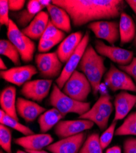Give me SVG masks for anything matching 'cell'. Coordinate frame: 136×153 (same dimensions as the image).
Instances as JSON below:
<instances>
[{
	"label": "cell",
	"instance_id": "cell-1",
	"mask_svg": "<svg viewBox=\"0 0 136 153\" xmlns=\"http://www.w3.org/2000/svg\"><path fill=\"white\" fill-rule=\"evenodd\" d=\"M52 3L67 11L75 27L116 19L126 7L122 0H53Z\"/></svg>",
	"mask_w": 136,
	"mask_h": 153
},
{
	"label": "cell",
	"instance_id": "cell-2",
	"mask_svg": "<svg viewBox=\"0 0 136 153\" xmlns=\"http://www.w3.org/2000/svg\"><path fill=\"white\" fill-rule=\"evenodd\" d=\"M104 59V57L99 55L95 48L89 44L78 66L79 69L90 83L94 96L100 91L101 80L107 72Z\"/></svg>",
	"mask_w": 136,
	"mask_h": 153
},
{
	"label": "cell",
	"instance_id": "cell-3",
	"mask_svg": "<svg viewBox=\"0 0 136 153\" xmlns=\"http://www.w3.org/2000/svg\"><path fill=\"white\" fill-rule=\"evenodd\" d=\"M49 100L50 105L56 108L64 117L66 114L71 113L81 116L90 109V102H81L72 99L61 91L56 84L53 86Z\"/></svg>",
	"mask_w": 136,
	"mask_h": 153
},
{
	"label": "cell",
	"instance_id": "cell-4",
	"mask_svg": "<svg viewBox=\"0 0 136 153\" xmlns=\"http://www.w3.org/2000/svg\"><path fill=\"white\" fill-rule=\"evenodd\" d=\"M112 97L108 94H101L90 109L79 116V119L87 120L96 124L101 131L107 129L109 120L114 110Z\"/></svg>",
	"mask_w": 136,
	"mask_h": 153
},
{
	"label": "cell",
	"instance_id": "cell-5",
	"mask_svg": "<svg viewBox=\"0 0 136 153\" xmlns=\"http://www.w3.org/2000/svg\"><path fill=\"white\" fill-rule=\"evenodd\" d=\"M7 28L8 40L17 48L21 60L26 63L31 62L33 59L35 51V42L24 34L18 28L17 24L11 19Z\"/></svg>",
	"mask_w": 136,
	"mask_h": 153
},
{
	"label": "cell",
	"instance_id": "cell-6",
	"mask_svg": "<svg viewBox=\"0 0 136 153\" xmlns=\"http://www.w3.org/2000/svg\"><path fill=\"white\" fill-rule=\"evenodd\" d=\"M62 90L65 94L75 100L86 102L92 88L85 75L76 70L66 82Z\"/></svg>",
	"mask_w": 136,
	"mask_h": 153
},
{
	"label": "cell",
	"instance_id": "cell-7",
	"mask_svg": "<svg viewBox=\"0 0 136 153\" xmlns=\"http://www.w3.org/2000/svg\"><path fill=\"white\" fill-rule=\"evenodd\" d=\"M104 80L110 90L116 92L121 90L136 93V85L131 76L110 63L109 70L104 76Z\"/></svg>",
	"mask_w": 136,
	"mask_h": 153
},
{
	"label": "cell",
	"instance_id": "cell-8",
	"mask_svg": "<svg viewBox=\"0 0 136 153\" xmlns=\"http://www.w3.org/2000/svg\"><path fill=\"white\" fill-rule=\"evenodd\" d=\"M35 62L38 72L45 79L58 78L63 69V63L59 59L56 52L37 54Z\"/></svg>",
	"mask_w": 136,
	"mask_h": 153
},
{
	"label": "cell",
	"instance_id": "cell-9",
	"mask_svg": "<svg viewBox=\"0 0 136 153\" xmlns=\"http://www.w3.org/2000/svg\"><path fill=\"white\" fill-rule=\"evenodd\" d=\"M89 41L90 33L89 31H86L77 49L65 63V65L63 68L61 74L56 80V85L61 90L63 88L65 83L72 74L76 71V68L79 65L85 49L89 45Z\"/></svg>",
	"mask_w": 136,
	"mask_h": 153
},
{
	"label": "cell",
	"instance_id": "cell-10",
	"mask_svg": "<svg viewBox=\"0 0 136 153\" xmlns=\"http://www.w3.org/2000/svg\"><path fill=\"white\" fill-rule=\"evenodd\" d=\"M95 49L96 52L103 57L118 64V66H126L132 61L134 53L131 50L114 45H106L101 40L95 41Z\"/></svg>",
	"mask_w": 136,
	"mask_h": 153
},
{
	"label": "cell",
	"instance_id": "cell-11",
	"mask_svg": "<svg viewBox=\"0 0 136 153\" xmlns=\"http://www.w3.org/2000/svg\"><path fill=\"white\" fill-rule=\"evenodd\" d=\"M87 28L96 38L106 41L110 45H114L120 38L119 22L117 21H96L88 24Z\"/></svg>",
	"mask_w": 136,
	"mask_h": 153
},
{
	"label": "cell",
	"instance_id": "cell-12",
	"mask_svg": "<svg viewBox=\"0 0 136 153\" xmlns=\"http://www.w3.org/2000/svg\"><path fill=\"white\" fill-rule=\"evenodd\" d=\"M52 84L51 79L30 80L22 86L20 93L27 99L41 102L48 96Z\"/></svg>",
	"mask_w": 136,
	"mask_h": 153
},
{
	"label": "cell",
	"instance_id": "cell-13",
	"mask_svg": "<svg viewBox=\"0 0 136 153\" xmlns=\"http://www.w3.org/2000/svg\"><path fill=\"white\" fill-rule=\"evenodd\" d=\"M94 124L91 121L79 118L75 120H61L54 127V132L59 138L62 139L90 129Z\"/></svg>",
	"mask_w": 136,
	"mask_h": 153
},
{
	"label": "cell",
	"instance_id": "cell-14",
	"mask_svg": "<svg viewBox=\"0 0 136 153\" xmlns=\"http://www.w3.org/2000/svg\"><path fill=\"white\" fill-rule=\"evenodd\" d=\"M38 72L36 67L29 65L14 67L6 71H1L0 75L6 82L21 86L30 81L32 76Z\"/></svg>",
	"mask_w": 136,
	"mask_h": 153
},
{
	"label": "cell",
	"instance_id": "cell-15",
	"mask_svg": "<svg viewBox=\"0 0 136 153\" xmlns=\"http://www.w3.org/2000/svg\"><path fill=\"white\" fill-rule=\"evenodd\" d=\"M86 138V133L84 132L76 135L60 139L46 148L51 153H79Z\"/></svg>",
	"mask_w": 136,
	"mask_h": 153
},
{
	"label": "cell",
	"instance_id": "cell-16",
	"mask_svg": "<svg viewBox=\"0 0 136 153\" xmlns=\"http://www.w3.org/2000/svg\"><path fill=\"white\" fill-rule=\"evenodd\" d=\"M51 135L46 133L34 134L29 135L17 138L14 140V143L25 149L26 151H37L46 148L53 142Z\"/></svg>",
	"mask_w": 136,
	"mask_h": 153
},
{
	"label": "cell",
	"instance_id": "cell-17",
	"mask_svg": "<svg viewBox=\"0 0 136 153\" xmlns=\"http://www.w3.org/2000/svg\"><path fill=\"white\" fill-rule=\"evenodd\" d=\"M17 113L26 123L34 121L46 111L45 108L34 101L23 97L17 99Z\"/></svg>",
	"mask_w": 136,
	"mask_h": 153
},
{
	"label": "cell",
	"instance_id": "cell-18",
	"mask_svg": "<svg viewBox=\"0 0 136 153\" xmlns=\"http://www.w3.org/2000/svg\"><path fill=\"white\" fill-rule=\"evenodd\" d=\"M114 105L115 115L113 121H118L124 119L136 105V94L122 91L115 96Z\"/></svg>",
	"mask_w": 136,
	"mask_h": 153
},
{
	"label": "cell",
	"instance_id": "cell-19",
	"mask_svg": "<svg viewBox=\"0 0 136 153\" xmlns=\"http://www.w3.org/2000/svg\"><path fill=\"white\" fill-rule=\"evenodd\" d=\"M84 35L81 31L73 33L60 42L56 52L62 62H67L80 44Z\"/></svg>",
	"mask_w": 136,
	"mask_h": 153
},
{
	"label": "cell",
	"instance_id": "cell-20",
	"mask_svg": "<svg viewBox=\"0 0 136 153\" xmlns=\"http://www.w3.org/2000/svg\"><path fill=\"white\" fill-rule=\"evenodd\" d=\"M49 22L48 13L43 10L36 15L28 26L21 31L32 40L40 39L48 27Z\"/></svg>",
	"mask_w": 136,
	"mask_h": 153
},
{
	"label": "cell",
	"instance_id": "cell-21",
	"mask_svg": "<svg viewBox=\"0 0 136 153\" xmlns=\"http://www.w3.org/2000/svg\"><path fill=\"white\" fill-rule=\"evenodd\" d=\"M46 9L49 20L56 28L67 33L71 31V20L65 10L53 3Z\"/></svg>",
	"mask_w": 136,
	"mask_h": 153
},
{
	"label": "cell",
	"instance_id": "cell-22",
	"mask_svg": "<svg viewBox=\"0 0 136 153\" xmlns=\"http://www.w3.org/2000/svg\"><path fill=\"white\" fill-rule=\"evenodd\" d=\"M17 90L14 86L4 88L0 95V104L3 110L10 117L18 120L17 113Z\"/></svg>",
	"mask_w": 136,
	"mask_h": 153
},
{
	"label": "cell",
	"instance_id": "cell-23",
	"mask_svg": "<svg viewBox=\"0 0 136 153\" xmlns=\"http://www.w3.org/2000/svg\"><path fill=\"white\" fill-rule=\"evenodd\" d=\"M119 33L121 45L134 41L136 34V25L132 18L123 11L120 16Z\"/></svg>",
	"mask_w": 136,
	"mask_h": 153
},
{
	"label": "cell",
	"instance_id": "cell-24",
	"mask_svg": "<svg viewBox=\"0 0 136 153\" xmlns=\"http://www.w3.org/2000/svg\"><path fill=\"white\" fill-rule=\"evenodd\" d=\"M64 118L62 114L55 108L46 110L38 118L40 132L46 133L50 131Z\"/></svg>",
	"mask_w": 136,
	"mask_h": 153
},
{
	"label": "cell",
	"instance_id": "cell-25",
	"mask_svg": "<svg viewBox=\"0 0 136 153\" xmlns=\"http://www.w3.org/2000/svg\"><path fill=\"white\" fill-rule=\"evenodd\" d=\"M0 53L9 58L15 66H19L20 65L21 56L20 53L10 41L6 39L0 41Z\"/></svg>",
	"mask_w": 136,
	"mask_h": 153
},
{
	"label": "cell",
	"instance_id": "cell-26",
	"mask_svg": "<svg viewBox=\"0 0 136 153\" xmlns=\"http://www.w3.org/2000/svg\"><path fill=\"white\" fill-rule=\"evenodd\" d=\"M116 136H136V111L127 116L122 124L115 130Z\"/></svg>",
	"mask_w": 136,
	"mask_h": 153
},
{
	"label": "cell",
	"instance_id": "cell-27",
	"mask_svg": "<svg viewBox=\"0 0 136 153\" xmlns=\"http://www.w3.org/2000/svg\"><path fill=\"white\" fill-rule=\"evenodd\" d=\"M103 150L100 142V135L93 133L86 138L79 153H103Z\"/></svg>",
	"mask_w": 136,
	"mask_h": 153
},
{
	"label": "cell",
	"instance_id": "cell-28",
	"mask_svg": "<svg viewBox=\"0 0 136 153\" xmlns=\"http://www.w3.org/2000/svg\"><path fill=\"white\" fill-rule=\"evenodd\" d=\"M0 123L21 133L24 136L34 134L29 127L21 124L18 120L10 117L6 113L4 117L1 120H0Z\"/></svg>",
	"mask_w": 136,
	"mask_h": 153
},
{
	"label": "cell",
	"instance_id": "cell-29",
	"mask_svg": "<svg viewBox=\"0 0 136 153\" xmlns=\"http://www.w3.org/2000/svg\"><path fill=\"white\" fill-rule=\"evenodd\" d=\"M65 33L56 28L49 20L48 27L40 41L55 40L61 42L64 39Z\"/></svg>",
	"mask_w": 136,
	"mask_h": 153
},
{
	"label": "cell",
	"instance_id": "cell-30",
	"mask_svg": "<svg viewBox=\"0 0 136 153\" xmlns=\"http://www.w3.org/2000/svg\"><path fill=\"white\" fill-rule=\"evenodd\" d=\"M0 145L6 153H12L11 131L9 127L2 124L0 125Z\"/></svg>",
	"mask_w": 136,
	"mask_h": 153
},
{
	"label": "cell",
	"instance_id": "cell-31",
	"mask_svg": "<svg viewBox=\"0 0 136 153\" xmlns=\"http://www.w3.org/2000/svg\"><path fill=\"white\" fill-rule=\"evenodd\" d=\"M117 121H113L100 136V142L103 149H106L112 142L115 135Z\"/></svg>",
	"mask_w": 136,
	"mask_h": 153
},
{
	"label": "cell",
	"instance_id": "cell-32",
	"mask_svg": "<svg viewBox=\"0 0 136 153\" xmlns=\"http://www.w3.org/2000/svg\"><path fill=\"white\" fill-rule=\"evenodd\" d=\"M35 16L31 14L26 9L21 10L16 15V20L20 27L26 28L34 19Z\"/></svg>",
	"mask_w": 136,
	"mask_h": 153
},
{
	"label": "cell",
	"instance_id": "cell-33",
	"mask_svg": "<svg viewBox=\"0 0 136 153\" xmlns=\"http://www.w3.org/2000/svg\"><path fill=\"white\" fill-rule=\"evenodd\" d=\"M9 7L8 1L7 0H1L0 1V24L1 26L5 25L8 27L10 19L9 17Z\"/></svg>",
	"mask_w": 136,
	"mask_h": 153
},
{
	"label": "cell",
	"instance_id": "cell-34",
	"mask_svg": "<svg viewBox=\"0 0 136 153\" xmlns=\"http://www.w3.org/2000/svg\"><path fill=\"white\" fill-rule=\"evenodd\" d=\"M118 68L128 74L136 83V57H134L132 61L126 66H118Z\"/></svg>",
	"mask_w": 136,
	"mask_h": 153
},
{
	"label": "cell",
	"instance_id": "cell-35",
	"mask_svg": "<svg viewBox=\"0 0 136 153\" xmlns=\"http://www.w3.org/2000/svg\"><path fill=\"white\" fill-rule=\"evenodd\" d=\"M59 43H60L59 41L55 40L40 41L38 45V50L42 53H48V51L50 50Z\"/></svg>",
	"mask_w": 136,
	"mask_h": 153
},
{
	"label": "cell",
	"instance_id": "cell-36",
	"mask_svg": "<svg viewBox=\"0 0 136 153\" xmlns=\"http://www.w3.org/2000/svg\"><path fill=\"white\" fill-rule=\"evenodd\" d=\"M44 7L40 4L39 0H30L27 3L26 9L30 12L31 14L36 16L40 12L43 11Z\"/></svg>",
	"mask_w": 136,
	"mask_h": 153
},
{
	"label": "cell",
	"instance_id": "cell-37",
	"mask_svg": "<svg viewBox=\"0 0 136 153\" xmlns=\"http://www.w3.org/2000/svg\"><path fill=\"white\" fill-rule=\"evenodd\" d=\"M123 153H136V138L129 137L125 140Z\"/></svg>",
	"mask_w": 136,
	"mask_h": 153
},
{
	"label": "cell",
	"instance_id": "cell-38",
	"mask_svg": "<svg viewBox=\"0 0 136 153\" xmlns=\"http://www.w3.org/2000/svg\"><path fill=\"white\" fill-rule=\"evenodd\" d=\"M26 1L24 0H9L8 4L9 10L12 11L21 10L25 4Z\"/></svg>",
	"mask_w": 136,
	"mask_h": 153
},
{
	"label": "cell",
	"instance_id": "cell-39",
	"mask_svg": "<svg viewBox=\"0 0 136 153\" xmlns=\"http://www.w3.org/2000/svg\"><path fill=\"white\" fill-rule=\"evenodd\" d=\"M105 153H121V149L119 146H114L108 148Z\"/></svg>",
	"mask_w": 136,
	"mask_h": 153
},
{
	"label": "cell",
	"instance_id": "cell-40",
	"mask_svg": "<svg viewBox=\"0 0 136 153\" xmlns=\"http://www.w3.org/2000/svg\"><path fill=\"white\" fill-rule=\"evenodd\" d=\"M125 2L128 4V6L134 12V14L136 15V0H126Z\"/></svg>",
	"mask_w": 136,
	"mask_h": 153
},
{
	"label": "cell",
	"instance_id": "cell-41",
	"mask_svg": "<svg viewBox=\"0 0 136 153\" xmlns=\"http://www.w3.org/2000/svg\"><path fill=\"white\" fill-rule=\"evenodd\" d=\"M0 69H1V71L7 70V68L2 58L0 59Z\"/></svg>",
	"mask_w": 136,
	"mask_h": 153
},
{
	"label": "cell",
	"instance_id": "cell-42",
	"mask_svg": "<svg viewBox=\"0 0 136 153\" xmlns=\"http://www.w3.org/2000/svg\"><path fill=\"white\" fill-rule=\"evenodd\" d=\"M29 153H49L47 151H43V150H41V151H26Z\"/></svg>",
	"mask_w": 136,
	"mask_h": 153
},
{
	"label": "cell",
	"instance_id": "cell-43",
	"mask_svg": "<svg viewBox=\"0 0 136 153\" xmlns=\"http://www.w3.org/2000/svg\"><path fill=\"white\" fill-rule=\"evenodd\" d=\"M16 153H29V152H28L26 151H21V150H18Z\"/></svg>",
	"mask_w": 136,
	"mask_h": 153
},
{
	"label": "cell",
	"instance_id": "cell-44",
	"mask_svg": "<svg viewBox=\"0 0 136 153\" xmlns=\"http://www.w3.org/2000/svg\"><path fill=\"white\" fill-rule=\"evenodd\" d=\"M135 22H136V19H135ZM133 44H134V45L136 47V34H135V39H134V41H133Z\"/></svg>",
	"mask_w": 136,
	"mask_h": 153
},
{
	"label": "cell",
	"instance_id": "cell-45",
	"mask_svg": "<svg viewBox=\"0 0 136 153\" xmlns=\"http://www.w3.org/2000/svg\"><path fill=\"white\" fill-rule=\"evenodd\" d=\"M0 153H4V152H3L2 151H1V152H0Z\"/></svg>",
	"mask_w": 136,
	"mask_h": 153
},
{
	"label": "cell",
	"instance_id": "cell-46",
	"mask_svg": "<svg viewBox=\"0 0 136 153\" xmlns=\"http://www.w3.org/2000/svg\"><path fill=\"white\" fill-rule=\"evenodd\" d=\"M135 107H136V105H135Z\"/></svg>",
	"mask_w": 136,
	"mask_h": 153
}]
</instances>
